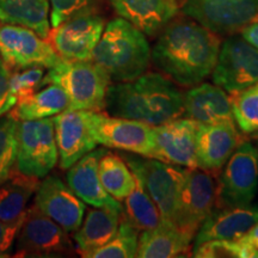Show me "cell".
I'll list each match as a JSON object with an SVG mask.
<instances>
[{
  "mask_svg": "<svg viewBox=\"0 0 258 258\" xmlns=\"http://www.w3.org/2000/svg\"><path fill=\"white\" fill-rule=\"evenodd\" d=\"M219 35L195 21H171L151 50L161 74L180 86H194L211 76L217 63Z\"/></svg>",
  "mask_w": 258,
  "mask_h": 258,
  "instance_id": "6da1fadb",
  "label": "cell"
},
{
  "mask_svg": "<svg viewBox=\"0 0 258 258\" xmlns=\"http://www.w3.org/2000/svg\"><path fill=\"white\" fill-rule=\"evenodd\" d=\"M109 115L158 125L179 117L183 93L164 74L145 72L131 82L110 85L105 97Z\"/></svg>",
  "mask_w": 258,
  "mask_h": 258,
  "instance_id": "7a4b0ae2",
  "label": "cell"
},
{
  "mask_svg": "<svg viewBox=\"0 0 258 258\" xmlns=\"http://www.w3.org/2000/svg\"><path fill=\"white\" fill-rule=\"evenodd\" d=\"M91 60L109 74L111 82H131L147 72L151 47L143 31L117 17L105 25Z\"/></svg>",
  "mask_w": 258,
  "mask_h": 258,
  "instance_id": "3957f363",
  "label": "cell"
},
{
  "mask_svg": "<svg viewBox=\"0 0 258 258\" xmlns=\"http://www.w3.org/2000/svg\"><path fill=\"white\" fill-rule=\"evenodd\" d=\"M54 83L60 85L69 96L70 109L102 111L105 109V97L110 86L109 74L99 64L89 61L63 60L49 69L42 85Z\"/></svg>",
  "mask_w": 258,
  "mask_h": 258,
  "instance_id": "277c9868",
  "label": "cell"
},
{
  "mask_svg": "<svg viewBox=\"0 0 258 258\" xmlns=\"http://www.w3.org/2000/svg\"><path fill=\"white\" fill-rule=\"evenodd\" d=\"M122 158L157 205L161 219L172 221L177 199L188 169L134 153L124 154Z\"/></svg>",
  "mask_w": 258,
  "mask_h": 258,
  "instance_id": "5b68a950",
  "label": "cell"
},
{
  "mask_svg": "<svg viewBox=\"0 0 258 258\" xmlns=\"http://www.w3.org/2000/svg\"><path fill=\"white\" fill-rule=\"evenodd\" d=\"M258 189V153L250 141H241L224 165L217 183V208L249 206Z\"/></svg>",
  "mask_w": 258,
  "mask_h": 258,
  "instance_id": "8992f818",
  "label": "cell"
},
{
  "mask_svg": "<svg viewBox=\"0 0 258 258\" xmlns=\"http://www.w3.org/2000/svg\"><path fill=\"white\" fill-rule=\"evenodd\" d=\"M59 159L53 118L18 121L16 169L24 175L42 178Z\"/></svg>",
  "mask_w": 258,
  "mask_h": 258,
  "instance_id": "52a82bcc",
  "label": "cell"
},
{
  "mask_svg": "<svg viewBox=\"0 0 258 258\" xmlns=\"http://www.w3.org/2000/svg\"><path fill=\"white\" fill-rule=\"evenodd\" d=\"M89 127L97 144L154 158L152 125L101 111H89Z\"/></svg>",
  "mask_w": 258,
  "mask_h": 258,
  "instance_id": "ba28073f",
  "label": "cell"
},
{
  "mask_svg": "<svg viewBox=\"0 0 258 258\" xmlns=\"http://www.w3.org/2000/svg\"><path fill=\"white\" fill-rule=\"evenodd\" d=\"M0 56L15 71L30 67L49 70L62 61L47 38L27 27L6 23L0 25Z\"/></svg>",
  "mask_w": 258,
  "mask_h": 258,
  "instance_id": "9c48e42d",
  "label": "cell"
},
{
  "mask_svg": "<svg viewBox=\"0 0 258 258\" xmlns=\"http://www.w3.org/2000/svg\"><path fill=\"white\" fill-rule=\"evenodd\" d=\"M215 85L230 96L258 83V49L241 36H231L221 43L212 72Z\"/></svg>",
  "mask_w": 258,
  "mask_h": 258,
  "instance_id": "30bf717a",
  "label": "cell"
},
{
  "mask_svg": "<svg viewBox=\"0 0 258 258\" xmlns=\"http://www.w3.org/2000/svg\"><path fill=\"white\" fill-rule=\"evenodd\" d=\"M217 183L212 172L199 167L186 170L177 199L172 222L194 237L215 206Z\"/></svg>",
  "mask_w": 258,
  "mask_h": 258,
  "instance_id": "8fae6325",
  "label": "cell"
},
{
  "mask_svg": "<svg viewBox=\"0 0 258 258\" xmlns=\"http://www.w3.org/2000/svg\"><path fill=\"white\" fill-rule=\"evenodd\" d=\"M104 28V18L92 9L86 10L54 27L47 40L61 59L89 61Z\"/></svg>",
  "mask_w": 258,
  "mask_h": 258,
  "instance_id": "7c38bea8",
  "label": "cell"
},
{
  "mask_svg": "<svg viewBox=\"0 0 258 258\" xmlns=\"http://www.w3.org/2000/svg\"><path fill=\"white\" fill-rule=\"evenodd\" d=\"M18 233L17 257L69 256L74 251L69 232L35 205L27 211Z\"/></svg>",
  "mask_w": 258,
  "mask_h": 258,
  "instance_id": "4fadbf2b",
  "label": "cell"
},
{
  "mask_svg": "<svg viewBox=\"0 0 258 258\" xmlns=\"http://www.w3.org/2000/svg\"><path fill=\"white\" fill-rule=\"evenodd\" d=\"M183 12L217 35H228L256 21L258 0H185Z\"/></svg>",
  "mask_w": 258,
  "mask_h": 258,
  "instance_id": "5bb4252c",
  "label": "cell"
},
{
  "mask_svg": "<svg viewBox=\"0 0 258 258\" xmlns=\"http://www.w3.org/2000/svg\"><path fill=\"white\" fill-rule=\"evenodd\" d=\"M200 123L191 118L179 117L153 127L154 159L195 169L196 135Z\"/></svg>",
  "mask_w": 258,
  "mask_h": 258,
  "instance_id": "9a60e30c",
  "label": "cell"
},
{
  "mask_svg": "<svg viewBox=\"0 0 258 258\" xmlns=\"http://www.w3.org/2000/svg\"><path fill=\"white\" fill-rule=\"evenodd\" d=\"M35 206L66 232H76L85 214V203L56 176H48L36 189Z\"/></svg>",
  "mask_w": 258,
  "mask_h": 258,
  "instance_id": "2e32d148",
  "label": "cell"
},
{
  "mask_svg": "<svg viewBox=\"0 0 258 258\" xmlns=\"http://www.w3.org/2000/svg\"><path fill=\"white\" fill-rule=\"evenodd\" d=\"M53 122L60 167L69 170L97 146L90 132L89 111L67 109L54 116Z\"/></svg>",
  "mask_w": 258,
  "mask_h": 258,
  "instance_id": "e0dca14e",
  "label": "cell"
},
{
  "mask_svg": "<svg viewBox=\"0 0 258 258\" xmlns=\"http://www.w3.org/2000/svg\"><path fill=\"white\" fill-rule=\"evenodd\" d=\"M241 141L234 121L200 123L196 135L198 167L212 173L218 172Z\"/></svg>",
  "mask_w": 258,
  "mask_h": 258,
  "instance_id": "ac0fdd59",
  "label": "cell"
},
{
  "mask_svg": "<svg viewBox=\"0 0 258 258\" xmlns=\"http://www.w3.org/2000/svg\"><path fill=\"white\" fill-rule=\"evenodd\" d=\"M105 152L106 150L101 148L85 154L70 167L66 179L70 188L84 203H88L95 208L122 213L123 206L120 201L109 195L98 175L99 159Z\"/></svg>",
  "mask_w": 258,
  "mask_h": 258,
  "instance_id": "d6986e66",
  "label": "cell"
},
{
  "mask_svg": "<svg viewBox=\"0 0 258 258\" xmlns=\"http://www.w3.org/2000/svg\"><path fill=\"white\" fill-rule=\"evenodd\" d=\"M110 4L120 17L148 36L163 30L179 10L177 0H110Z\"/></svg>",
  "mask_w": 258,
  "mask_h": 258,
  "instance_id": "ffe728a7",
  "label": "cell"
},
{
  "mask_svg": "<svg viewBox=\"0 0 258 258\" xmlns=\"http://www.w3.org/2000/svg\"><path fill=\"white\" fill-rule=\"evenodd\" d=\"M183 111L199 123L234 121L231 96L215 84L202 83L186 91L183 95Z\"/></svg>",
  "mask_w": 258,
  "mask_h": 258,
  "instance_id": "44dd1931",
  "label": "cell"
},
{
  "mask_svg": "<svg viewBox=\"0 0 258 258\" xmlns=\"http://www.w3.org/2000/svg\"><path fill=\"white\" fill-rule=\"evenodd\" d=\"M40 180L24 175L16 169L10 178L0 186V222L16 239L27 214V205L35 192Z\"/></svg>",
  "mask_w": 258,
  "mask_h": 258,
  "instance_id": "7402d4cb",
  "label": "cell"
},
{
  "mask_svg": "<svg viewBox=\"0 0 258 258\" xmlns=\"http://www.w3.org/2000/svg\"><path fill=\"white\" fill-rule=\"evenodd\" d=\"M258 221V206L218 208L200 226L195 246L213 239L237 240Z\"/></svg>",
  "mask_w": 258,
  "mask_h": 258,
  "instance_id": "603a6c76",
  "label": "cell"
},
{
  "mask_svg": "<svg viewBox=\"0 0 258 258\" xmlns=\"http://www.w3.org/2000/svg\"><path fill=\"white\" fill-rule=\"evenodd\" d=\"M194 237L170 220H163L151 230L143 231L138 241L137 257L171 258L186 253Z\"/></svg>",
  "mask_w": 258,
  "mask_h": 258,
  "instance_id": "cb8c5ba5",
  "label": "cell"
},
{
  "mask_svg": "<svg viewBox=\"0 0 258 258\" xmlns=\"http://www.w3.org/2000/svg\"><path fill=\"white\" fill-rule=\"evenodd\" d=\"M44 88L36 90L16 103L8 114L17 121L41 120L55 116L70 109V99L60 85L44 84Z\"/></svg>",
  "mask_w": 258,
  "mask_h": 258,
  "instance_id": "d4e9b609",
  "label": "cell"
},
{
  "mask_svg": "<svg viewBox=\"0 0 258 258\" xmlns=\"http://www.w3.org/2000/svg\"><path fill=\"white\" fill-rule=\"evenodd\" d=\"M122 213L110 209H90L85 221L76 231L74 240L83 257L105 245L117 233Z\"/></svg>",
  "mask_w": 258,
  "mask_h": 258,
  "instance_id": "484cf974",
  "label": "cell"
},
{
  "mask_svg": "<svg viewBox=\"0 0 258 258\" xmlns=\"http://www.w3.org/2000/svg\"><path fill=\"white\" fill-rule=\"evenodd\" d=\"M49 0H0V22L27 27L41 37L50 32Z\"/></svg>",
  "mask_w": 258,
  "mask_h": 258,
  "instance_id": "4316f807",
  "label": "cell"
},
{
  "mask_svg": "<svg viewBox=\"0 0 258 258\" xmlns=\"http://www.w3.org/2000/svg\"><path fill=\"white\" fill-rule=\"evenodd\" d=\"M98 175L109 195L120 202L127 198L135 186V176L125 160L109 151L99 159Z\"/></svg>",
  "mask_w": 258,
  "mask_h": 258,
  "instance_id": "83f0119b",
  "label": "cell"
},
{
  "mask_svg": "<svg viewBox=\"0 0 258 258\" xmlns=\"http://www.w3.org/2000/svg\"><path fill=\"white\" fill-rule=\"evenodd\" d=\"M123 202L122 215L139 232L151 230L161 221V215L157 205L137 177L134 189L123 200Z\"/></svg>",
  "mask_w": 258,
  "mask_h": 258,
  "instance_id": "f1b7e54d",
  "label": "cell"
},
{
  "mask_svg": "<svg viewBox=\"0 0 258 258\" xmlns=\"http://www.w3.org/2000/svg\"><path fill=\"white\" fill-rule=\"evenodd\" d=\"M139 231L121 215L117 233L110 241L90 252L88 258H133L137 257Z\"/></svg>",
  "mask_w": 258,
  "mask_h": 258,
  "instance_id": "f546056e",
  "label": "cell"
},
{
  "mask_svg": "<svg viewBox=\"0 0 258 258\" xmlns=\"http://www.w3.org/2000/svg\"><path fill=\"white\" fill-rule=\"evenodd\" d=\"M234 122L241 133L258 138V83L231 96Z\"/></svg>",
  "mask_w": 258,
  "mask_h": 258,
  "instance_id": "4dcf8cb0",
  "label": "cell"
},
{
  "mask_svg": "<svg viewBox=\"0 0 258 258\" xmlns=\"http://www.w3.org/2000/svg\"><path fill=\"white\" fill-rule=\"evenodd\" d=\"M18 121L8 114L0 120V186L10 178L17 159Z\"/></svg>",
  "mask_w": 258,
  "mask_h": 258,
  "instance_id": "1f68e13d",
  "label": "cell"
},
{
  "mask_svg": "<svg viewBox=\"0 0 258 258\" xmlns=\"http://www.w3.org/2000/svg\"><path fill=\"white\" fill-rule=\"evenodd\" d=\"M192 256L196 258H258V250L244 246L237 240L213 239L196 245Z\"/></svg>",
  "mask_w": 258,
  "mask_h": 258,
  "instance_id": "d6a6232c",
  "label": "cell"
},
{
  "mask_svg": "<svg viewBox=\"0 0 258 258\" xmlns=\"http://www.w3.org/2000/svg\"><path fill=\"white\" fill-rule=\"evenodd\" d=\"M43 67H30V69L16 71L10 77V92L8 108L9 111L16 105V103L25 98L42 86L44 78Z\"/></svg>",
  "mask_w": 258,
  "mask_h": 258,
  "instance_id": "836d02e7",
  "label": "cell"
},
{
  "mask_svg": "<svg viewBox=\"0 0 258 258\" xmlns=\"http://www.w3.org/2000/svg\"><path fill=\"white\" fill-rule=\"evenodd\" d=\"M50 27H56L63 21L80 12L91 10L95 0H49Z\"/></svg>",
  "mask_w": 258,
  "mask_h": 258,
  "instance_id": "e575fe53",
  "label": "cell"
},
{
  "mask_svg": "<svg viewBox=\"0 0 258 258\" xmlns=\"http://www.w3.org/2000/svg\"><path fill=\"white\" fill-rule=\"evenodd\" d=\"M10 77L11 72L8 64L0 56V116L8 114V102H9V92H10Z\"/></svg>",
  "mask_w": 258,
  "mask_h": 258,
  "instance_id": "d590c367",
  "label": "cell"
},
{
  "mask_svg": "<svg viewBox=\"0 0 258 258\" xmlns=\"http://www.w3.org/2000/svg\"><path fill=\"white\" fill-rule=\"evenodd\" d=\"M240 34L245 41H247L251 46L258 49V19L241 28Z\"/></svg>",
  "mask_w": 258,
  "mask_h": 258,
  "instance_id": "8d00e7d4",
  "label": "cell"
},
{
  "mask_svg": "<svg viewBox=\"0 0 258 258\" xmlns=\"http://www.w3.org/2000/svg\"><path fill=\"white\" fill-rule=\"evenodd\" d=\"M15 238L11 237L4 225L0 222V257H9L11 254Z\"/></svg>",
  "mask_w": 258,
  "mask_h": 258,
  "instance_id": "74e56055",
  "label": "cell"
},
{
  "mask_svg": "<svg viewBox=\"0 0 258 258\" xmlns=\"http://www.w3.org/2000/svg\"><path fill=\"white\" fill-rule=\"evenodd\" d=\"M237 241L244 246L252 247L258 250V221L254 224L250 230H247L245 233L238 238Z\"/></svg>",
  "mask_w": 258,
  "mask_h": 258,
  "instance_id": "f35d334b",
  "label": "cell"
},
{
  "mask_svg": "<svg viewBox=\"0 0 258 258\" xmlns=\"http://www.w3.org/2000/svg\"><path fill=\"white\" fill-rule=\"evenodd\" d=\"M257 153H258V148H257Z\"/></svg>",
  "mask_w": 258,
  "mask_h": 258,
  "instance_id": "ab89813d",
  "label": "cell"
},
{
  "mask_svg": "<svg viewBox=\"0 0 258 258\" xmlns=\"http://www.w3.org/2000/svg\"><path fill=\"white\" fill-rule=\"evenodd\" d=\"M257 19H258V17H257Z\"/></svg>",
  "mask_w": 258,
  "mask_h": 258,
  "instance_id": "60d3db41",
  "label": "cell"
}]
</instances>
